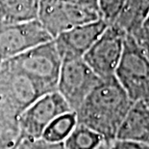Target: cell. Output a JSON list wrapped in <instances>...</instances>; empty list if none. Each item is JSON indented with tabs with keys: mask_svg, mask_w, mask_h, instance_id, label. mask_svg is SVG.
<instances>
[{
	"mask_svg": "<svg viewBox=\"0 0 149 149\" xmlns=\"http://www.w3.org/2000/svg\"><path fill=\"white\" fill-rule=\"evenodd\" d=\"M132 103L115 76L100 78L75 112L77 123L91 129L110 143L116 139Z\"/></svg>",
	"mask_w": 149,
	"mask_h": 149,
	"instance_id": "6da1fadb",
	"label": "cell"
},
{
	"mask_svg": "<svg viewBox=\"0 0 149 149\" xmlns=\"http://www.w3.org/2000/svg\"><path fill=\"white\" fill-rule=\"evenodd\" d=\"M6 61L36 81L45 94L57 90L62 59L53 40Z\"/></svg>",
	"mask_w": 149,
	"mask_h": 149,
	"instance_id": "7a4b0ae2",
	"label": "cell"
},
{
	"mask_svg": "<svg viewBox=\"0 0 149 149\" xmlns=\"http://www.w3.org/2000/svg\"><path fill=\"white\" fill-rule=\"evenodd\" d=\"M115 77L132 102L149 100V59L128 34Z\"/></svg>",
	"mask_w": 149,
	"mask_h": 149,
	"instance_id": "3957f363",
	"label": "cell"
},
{
	"mask_svg": "<svg viewBox=\"0 0 149 149\" xmlns=\"http://www.w3.org/2000/svg\"><path fill=\"white\" fill-rule=\"evenodd\" d=\"M99 13L73 0H39L37 20L51 37L78 25L100 20Z\"/></svg>",
	"mask_w": 149,
	"mask_h": 149,
	"instance_id": "277c9868",
	"label": "cell"
},
{
	"mask_svg": "<svg viewBox=\"0 0 149 149\" xmlns=\"http://www.w3.org/2000/svg\"><path fill=\"white\" fill-rule=\"evenodd\" d=\"M126 34L116 24H109L85 53L83 60L99 78L115 76L121 58Z\"/></svg>",
	"mask_w": 149,
	"mask_h": 149,
	"instance_id": "5b68a950",
	"label": "cell"
},
{
	"mask_svg": "<svg viewBox=\"0 0 149 149\" xmlns=\"http://www.w3.org/2000/svg\"><path fill=\"white\" fill-rule=\"evenodd\" d=\"M68 112L72 110L57 91L42 95L18 116L17 123L21 138H40L47 126L56 117Z\"/></svg>",
	"mask_w": 149,
	"mask_h": 149,
	"instance_id": "8992f818",
	"label": "cell"
},
{
	"mask_svg": "<svg viewBox=\"0 0 149 149\" xmlns=\"http://www.w3.org/2000/svg\"><path fill=\"white\" fill-rule=\"evenodd\" d=\"M99 81L83 58L63 60L56 91L75 112Z\"/></svg>",
	"mask_w": 149,
	"mask_h": 149,
	"instance_id": "52a82bcc",
	"label": "cell"
},
{
	"mask_svg": "<svg viewBox=\"0 0 149 149\" xmlns=\"http://www.w3.org/2000/svg\"><path fill=\"white\" fill-rule=\"evenodd\" d=\"M53 40L39 20L0 24V61L14 58Z\"/></svg>",
	"mask_w": 149,
	"mask_h": 149,
	"instance_id": "ba28073f",
	"label": "cell"
},
{
	"mask_svg": "<svg viewBox=\"0 0 149 149\" xmlns=\"http://www.w3.org/2000/svg\"><path fill=\"white\" fill-rule=\"evenodd\" d=\"M108 24L102 18L78 25L60 33L54 38V44L63 60L83 58L98 37L106 29Z\"/></svg>",
	"mask_w": 149,
	"mask_h": 149,
	"instance_id": "9c48e42d",
	"label": "cell"
},
{
	"mask_svg": "<svg viewBox=\"0 0 149 149\" xmlns=\"http://www.w3.org/2000/svg\"><path fill=\"white\" fill-rule=\"evenodd\" d=\"M116 139L149 143V100L132 103L119 126Z\"/></svg>",
	"mask_w": 149,
	"mask_h": 149,
	"instance_id": "30bf717a",
	"label": "cell"
},
{
	"mask_svg": "<svg viewBox=\"0 0 149 149\" xmlns=\"http://www.w3.org/2000/svg\"><path fill=\"white\" fill-rule=\"evenodd\" d=\"M39 0H0V24L36 20Z\"/></svg>",
	"mask_w": 149,
	"mask_h": 149,
	"instance_id": "8fae6325",
	"label": "cell"
},
{
	"mask_svg": "<svg viewBox=\"0 0 149 149\" xmlns=\"http://www.w3.org/2000/svg\"><path fill=\"white\" fill-rule=\"evenodd\" d=\"M149 16V0H126L115 23L126 34L131 35Z\"/></svg>",
	"mask_w": 149,
	"mask_h": 149,
	"instance_id": "7c38bea8",
	"label": "cell"
},
{
	"mask_svg": "<svg viewBox=\"0 0 149 149\" xmlns=\"http://www.w3.org/2000/svg\"><path fill=\"white\" fill-rule=\"evenodd\" d=\"M76 125H77L76 113L74 112H65L56 117L47 126L42 138L54 143H62L65 141V138L68 137Z\"/></svg>",
	"mask_w": 149,
	"mask_h": 149,
	"instance_id": "4fadbf2b",
	"label": "cell"
},
{
	"mask_svg": "<svg viewBox=\"0 0 149 149\" xmlns=\"http://www.w3.org/2000/svg\"><path fill=\"white\" fill-rule=\"evenodd\" d=\"M103 142L105 141L97 133L77 123L63 143L65 149H96Z\"/></svg>",
	"mask_w": 149,
	"mask_h": 149,
	"instance_id": "5bb4252c",
	"label": "cell"
},
{
	"mask_svg": "<svg viewBox=\"0 0 149 149\" xmlns=\"http://www.w3.org/2000/svg\"><path fill=\"white\" fill-rule=\"evenodd\" d=\"M126 0H98L100 18L108 24H113L121 13Z\"/></svg>",
	"mask_w": 149,
	"mask_h": 149,
	"instance_id": "9a60e30c",
	"label": "cell"
},
{
	"mask_svg": "<svg viewBox=\"0 0 149 149\" xmlns=\"http://www.w3.org/2000/svg\"><path fill=\"white\" fill-rule=\"evenodd\" d=\"M130 36L133 37L138 47L149 59V16L142 21L141 26Z\"/></svg>",
	"mask_w": 149,
	"mask_h": 149,
	"instance_id": "2e32d148",
	"label": "cell"
},
{
	"mask_svg": "<svg viewBox=\"0 0 149 149\" xmlns=\"http://www.w3.org/2000/svg\"><path fill=\"white\" fill-rule=\"evenodd\" d=\"M15 149H65L64 143H54L44 141L43 138L29 139L22 138Z\"/></svg>",
	"mask_w": 149,
	"mask_h": 149,
	"instance_id": "e0dca14e",
	"label": "cell"
},
{
	"mask_svg": "<svg viewBox=\"0 0 149 149\" xmlns=\"http://www.w3.org/2000/svg\"><path fill=\"white\" fill-rule=\"evenodd\" d=\"M108 144L110 149H149V143L122 139H115Z\"/></svg>",
	"mask_w": 149,
	"mask_h": 149,
	"instance_id": "ac0fdd59",
	"label": "cell"
},
{
	"mask_svg": "<svg viewBox=\"0 0 149 149\" xmlns=\"http://www.w3.org/2000/svg\"><path fill=\"white\" fill-rule=\"evenodd\" d=\"M73 1L99 13V11H98V0H73Z\"/></svg>",
	"mask_w": 149,
	"mask_h": 149,
	"instance_id": "d6986e66",
	"label": "cell"
},
{
	"mask_svg": "<svg viewBox=\"0 0 149 149\" xmlns=\"http://www.w3.org/2000/svg\"><path fill=\"white\" fill-rule=\"evenodd\" d=\"M96 149H110V147H109V144H108L107 142H103V143L101 145H99Z\"/></svg>",
	"mask_w": 149,
	"mask_h": 149,
	"instance_id": "ffe728a7",
	"label": "cell"
}]
</instances>
